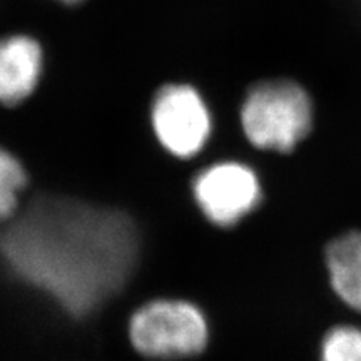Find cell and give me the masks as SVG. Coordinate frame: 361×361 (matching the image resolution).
Masks as SVG:
<instances>
[{"label":"cell","mask_w":361,"mask_h":361,"mask_svg":"<svg viewBox=\"0 0 361 361\" xmlns=\"http://www.w3.org/2000/svg\"><path fill=\"white\" fill-rule=\"evenodd\" d=\"M0 256L20 279L84 316L128 283L137 234L119 211L39 200L0 233Z\"/></svg>","instance_id":"1"},{"label":"cell","mask_w":361,"mask_h":361,"mask_svg":"<svg viewBox=\"0 0 361 361\" xmlns=\"http://www.w3.org/2000/svg\"><path fill=\"white\" fill-rule=\"evenodd\" d=\"M239 128L256 149L288 154L313 133V101L291 79L259 80L239 106Z\"/></svg>","instance_id":"2"},{"label":"cell","mask_w":361,"mask_h":361,"mask_svg":"<svg viewBox=\"0 0 361 361\" xmlns=\"http://www.w3.org/2000/svg\"><path fill=\"white\" fill-rule=\"evenodd\" d=\"M129 336L134 348L147 358H188L206 348L207 324L191 303L157 300L135 311L129 323Z\"/></svg>","instance_id":"3"},{"label":"cell","mask_w":361,"mask_h":361,"mask_svg":"<svg viewBox=\"0 0 361 361\" xmlns=\"http://www.w3.org/2000/svg\"><path fill=\"white\" fill-rule=\"evenodd\" d=\"M151 123L161 146L180 159L200 154L213 135V112L200 90L186 82H166L157 89Z\"/></svg>","instance_id":"4"},{"label":"cell","mask_w":361,"mask_h":361,"mask_svg":"<svg viewBox=\"0 0 361 361\" xmlns=\"http://www.w3.org/2000/svg\"><path fill=\"white\" fill-rule=\"evenodd\" d=\"M192 191L206 218L223 228L239 223L261 200L256 173L239 162H219L201 171Z\"/></svg>","instance_id":"5"},{"label":"cell","mask_w":361,"mask_h":361,"mask_svg":"<svg viewBox=\"0 0 361 361\" xmlns=\"http://www.w3.org/2000/svg\"><path fill=\"white\" fill-rule=\"evenodd\" d=\"M42 51L34 39L12 35L0 40V102L16 106L37 87Z\"/></svg>","instance_id":"6"},{"label":"cell","mask_w":361,"mask_h":361,"mask_svg":"<svg viewBox=\"0 0 361 361\" xmlns=\"http://www.w3.org/2000/svg\"><path fill=\"white\" fill-rule=\"evenodd\" d=\"M326 266L336 295L361 311V233H346L333 239L326 247Z\"/></svg>","instance_id":"7"},{"label":"cell","mask_w":361,"mask_h":361,"mask_svg":"<svg viewBox=\"0 0 361 361\" xmlns=\"http://www.w3.org/2000/svg\"><path fill=\"white\" fill-rule=\"evenodd\" d=\"M27 174L11 152L0 149V221H7L19 206V192L25 188Z\"/></svg>","instance_id":"8"},{"label":"cell","mask_w":361,"mask_h":361,"mask_svg":"<svg viewBox=\"0 0 361 361\" xmlns=\"http://www.w3.org/2000/svg\"><path fill=\"white\" fill-rule=\"evenodd\" d=\"M322 361H361V329L338 326L323 341Z\"/></svg>","instance_id":"9"},{"label":"cell","mask_w":361,"mask_h":361,"mask_svg":"<svg viewBox=\"0 0 361 361\" xmlns=\"http://www.w3.org/2000/svg\"><path fill=\"white\" fill-rule=\"evenodd\" d=\"M61 2H64V4H78V2H80V0H61Z\"/></svg>","instance_id":"10"}]
</instances>
